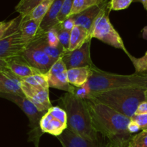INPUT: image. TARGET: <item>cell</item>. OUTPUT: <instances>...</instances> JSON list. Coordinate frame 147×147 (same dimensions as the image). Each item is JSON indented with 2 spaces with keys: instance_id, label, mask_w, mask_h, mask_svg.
I'll use <instances>...</instances> for the list:
<instances>
[{
  "instance_id": "obj_29",
  "label": "cell",
  "mask_w": 147,
  "mask_h": 147,
  "mask_svg": "<svg viewBox=\"0 0 147 147\" xmlns=\"http://www.w3.org/2000/svg\"><path fill=\"white\" fill-rule=\"evenodd\" d=\"M73 1L74 0H65L57 17V21L59 22V23H62L70 17L73 9Z\"/></svg>"
},
{
  "instance_id": "obj_42",
  "label": "cell",
  "mask_w": 147,
  "mask_h": 147,
  "mask_svg": "<svg viewBox=\"0 0 147 147\" xmlns=\"http://www.w3.org/2000/svg\"><path fill=\"white\" fill-rule=\"evenodd\" d=\"M1 24V22H0V24Z\"/></svg>"
},
{
  "instance_id": "obj_13",
  "label": "cell",
  "mask_w": 147,
  "mask_h": 147,
  "mask_svg": "<svg viewBox=\"0 0 147 147\" xmlns=\"http://www.w3.org/2000/svg\"><path fill=\"white\" fill-rule=\"evenodd\" d=\"M57 138L63 147H109L110 146L103 137H100L96 142H90L76 134L68 129H65Z\"/></svg>"
},
{
  "instance_id": "obj_39",
  "label": "cell",
  "mask_w": 147,
  "mask_h": 147,
  "mask_svg": "<svg viewBox=\"0 0 147 147\" xmlns=\"http://www.w3.org/2000/svg\"><path fill=\"white\" fill-rule=\"evenodd\" d=\"M134 1H140L142 4V5H143L144 8L145 9V10H146L147 12V0H134Z\"/></svg>"
},
{
  "instance_id": "obj_25",
  "label": "cell",
  "mask_w": 147,
  "mask_h": 147,
  "mask_svg": "<svg viewBox=\"0 0 147 147\" xmlns=\"http://www.w3.org/2000/svg\"><path fill=\"white\" fill-rule=\"evenodd\" d=\"M54 1L55 0H44L26 16L29 17L30 18L35 19V20H39L42 21L43 17L45 16V14H47V12L51 7Z\"/></svg>"
},
{
  "instance_id": "obj_1",
  "label": "cell",
  "mask_w": 147,
  "mask_h": 147,
  "mask_svg": "<svg viewBox=\"0 0 147 147\" xmlns=\"http://www.w3.org/2000/svg\"><path fill=\"white\" fill-rule=\"evenodd\" d=\"M93 126L112 147H129L131 134L129 129L131 119L106 105L86 100Z\"/></svg>"
},
{
  "instance_id": "obj_26",
  "label": "cell",
  "mask_w": 147,
  "mask_h": 147,
  "mask_svg": "<svg viewBox=\"0 0 147 147\" xmlns=\"http://www.w3.org/2000/svg\"><path fill=\"white\" fill-rule=\"evenodd\" d=\"M44 0H20L15 7V11L20 15L26 16Z\"/></svg>"
},
{
  "instance_id": "obj_32",
  "label": "cell",
  "mask_w": 147,
  "mask_h": 147,
  "mask_svg": "<svg viewBox=\"0 0 147 147\" xmlns=\"http://www.w3.org/2000/svg\"><path fill=\"white\" fill-rule=\"evenodd\" d=\"M44 37L45 39L46 42H47L50 46H53V47H62L61 46H60V42H59L57 33L55 28L51 29L50 30L47 31V32H45ZM62 48H63V47H62Z\"/></svg>"
},
{
  "instance_id": "obj_34",
  "label": "cell",
  "mask_w": 147,
  "mask_h": 147,
  "mask_svg": "<svg viewBox=\"0 0 147 147\" xmlns=\"http://www.w3.org/2000/svg\"><path fill=\"white\" fill-rule=\"evenodd\" d=\"M131 120L135 122L139 126L140 130L147 129V114L134 115Z\"/></svg>"
},
{
  "instance_id": "obj_3",
  "label": "cell",
  "mask_w": 147,
  "mask_h": 147,
  "mask_svg": "<svg viewBox=\"0 0 147 147\" xmlns=\"http://www.w3.org/2000/svg\"><path fill=\"white\" fill-rule=\"evenodd\" d=\"M87 100L101 103L131 119L138 106L146 100L145 90L137 87H125L91 93Z\"/></svg>"
},
{
  "instance_id": "obj_23",
  "label": "cell",
  "mask_w": 147,
  "mask_h": 147,
  "mask_svg": "<svg viewBox=\"0 0 147 147\" xmlns=\"http://www.w3.org/2000/svg\"><path fill=\"white\" fill-rule=\"evenodd\" d=\"M108 1V0H74L70 16L78 14L93 6H100Z\"/></svg>"
},
{
  "instance_id": "obj_17",
  "label": "cell",
  "mask_w": 147,
  "mask_h": 147,
  "mask_svg": "<svg viewBox=\"0 0 147 147\" xmlns=\"http://www.w3.org/2000/svg\"><path fill=\"white\" fill-rule=\"evenodd\" d=\"M105 4L100 6H93L78 14H74L70 17H73L74 20L76 25L80 26L90 32L96 18L100 13Z\"/></svg>"
},
{
  "instance_id": "obj_41",
  "label": "cell",
  "mask_w": 147,
  "mask_h": 147,
  "mask_svg": "<svg viewBox=\"0 0 147 147\" xmlns=\"http://www.w3.org/2000/svg\"><path fill=\"white\" fill-rule=\"evenodd\" d=\"M109 145H110V144H109ZM109 147H112L111 146V145H110V146H109Z\"/></svg>"
},
{
  "instance_id": "obj_30",
  "label": "cell",
  "mask_w": 147,
  "mask_h": 147,
  "mask_svg": "<svg viewBox=\"0 0 147 147\" xmlns=\"http://www.w3.org/2000/svg\"><path fill=\"white\" fill-rule=\"evenodd\" d=\"M22 80H24L26 83H30V84L32 85H37V86H45V87H49L47 75L37 74L35 75V76H30V77L24 78H22Z\"/></svg>"
},
{
  "instance_id": "obj_12",
  "label": "cell",
  "mask_w": 147,
  "mask_h": 147,
  "mask_svg": "<svg viewBox=\"0 0 147 147\" xmlns=\"http://www.w3.org/2000/svg\"><path fill=\"white\" fill-rule=\"evenodd\" d=\"M90 43L91 40H88L79 48L63 55L61 58L67 70L95 65L90 57Z\"/></svg>"
},
{
  "instance_id": "obj_10",
  "label": "cell",
  "mask_w": 147,
  "mask_h": 147,
  "mask_svg": "<svg viewBox=\"0 0 147 147\" xmlns=\"http://www.w3.org/2000/svg\"><path fill=\"white\" fill-rule=\"evenodd\" d=\"M24 60L42 74L46 75L57 60L51 58L42 49L30 44L22 55Z\"/></svg>"
},
{
  "instance_id": "obj_24",
  "label": "cell",
  "mask_w": 147,
  "mask_h": 147,
  "mask_svg": "<svg viewBox=\"0 0 147 147\" xmlns=\"http://www.w3.org/2000/svg\"><path fill=\"white\" fill-rule=\"evenodd\" d=\"M143 37L147 39V26L143 29ZM129 57L134 66L136 71L135 73L143 74L145 72H147V51L142 57H135L131 55H130Z\"/></svg>"
},
{
  "instance_id": "obj_22",
  "label": "cell",
  "mask_w": 147,
  "mask_h": 147,
  "mask_svg": "<svg viewBox=\"0 0 147 147\" xmlns=\"http://www.w3.org/2000/svg\"><path fill=\"white\" fill-rule=\"evenodd\" d=\"M21 20L22 16L20 15L10 21L1 22V24H0V40L17 32L20 28Z\"/></svg>"
},
{
  "instance_id": "obj_20",
  "label": "cell",
  "mask_w": 147,
  "mask_h": 147,
  "mask_svg": "<svg viewBox=\"0 0 147 147\" xmlns=\"http://www.w3.org/2000/svg\"><path fill=\"white\" fill-rule=\"evenodd\" d=\"M90 32L80 26L76 25L70 32V47L68 51H73L81 47L88 40H91Z\"/></svg>"
},
{
  "instance_id": "obj_6",
  "label": "cell",
  "mask_w": 147,
  "mask_h": 147,
  "mask_svg": "<svg viewBox=\"0 0 147 147\" xmlns=\"http://www.w3.org/2000/svg\"><path fill=\"white\" fill-rule=\"evenodd\" d=\"M0 98L13 102L24 112L29 119L28 126L30 130L28 132V141L33 142L36 147H38L40 138L44 134L40 127V121L43 115L47 111H40L24 96H21L9 93H0Z\"/></svg>"
},
{
  "instance_id": "obj_35",
  "label": "cell",
  "mask_w": 147,
  "mask_h": 147,
  "mask_svg": "<svg viewBox=\"0 0 147 147\" xmlns=\"http://www.w3.org/2000/svg\"><path fill=\"white\" fill-rule=\"evenodd\" d=\"M75 26H76V23H75L74 20H73L72 17H69L65 21L60 23V27H61V28L68 32H71L72 30L74 28Z\"/></svg>"
},
{
  "instance_id": "obj_2",
  "label": "cell",
  "mask_w": 147,
  "mask_h": 147,
  "mask_svg": "<svg viewBox=\"0 0 147 147\" xmlns=\"http://www.w3.org/2000/svg\"><path fill=\"white\" fill-rule=\"evenodd\" d=\"M60 100L67 115V129L90 142L98 141L101 136L93 126L86 100L71 93H65Z\"/></svg>"
},
{
  "instance_id": "obj_8",
  "label": "cell",
  "mask_w": 147,
  "mask_h": 147,
  "mask_svg": "<svg viewBox=\"0 0 147 147\" xmlns=\"http://www.w3.org/2000/svg\"><path fill=\"white\" fill-rule=\"evenodd\" d=\"M20 84L24 96L40 111H47L53 106L49 96V87L32 85L22 80Z\"/></svg>"
},
{
  "instance_id": "obj_19",
  "label": "cell",
  "mask_w": 147,
  "mask_h": 147,
  "mask_svg": "<svg viewBox=\"0 0 147 147\" xmlns=\"http://www.w3.org/2000/svg\"><path fill=\"white\" fill-rule=\"evenodd\" d=\"M91 67H74L67 70V80L69 83L76 88L84 86L91 74Z\"/></svg>"
},
{
  "instance_id": "obj_27",
  "label": "cell",
  "mask_w": 147,
  "mask_h": 147,
  "mask_svg": "<svg viewBox=\"0 0 147 147\" xmlns=\"http://www.w3.org/2000/svg\"><path fill=\"white\" fill-rule=\"evenodd\" d=\"M54 28L55 29L56 32L57 33V37H58L60 46L67 53V52H68L69 47H70V32H71L66 31V30L62 29L61 27H60V23L56 25Z\"/></svg>"
},
{
  "instance_id": "obj_18",
  "label": "cell",
  "mask_w": 147,
  "mask_h": 147,
  "mask_svg": "<svg viewBox=\"0 0 147 147\" xmlns=\"http://www.w3.org/2000/svg\"><path fill=\"white\" fill-rule=\"evenodd\" d=\"M65 0H55L47 14L43 17L40 24V28L45 32L54 28L59 24L57 17Z\"/></svg>"
},
{
  "instance_id": "obj_37",
  "label": "cell",
  "mask_w": 147,
  "mask_h": 147,
  "mask_svg": "<svg viewBox=\"0 0 147 147\" xmlns=\"http://www.w3.org/2000/svg\"><path fill=\"white\" fill-rule=\"evenodd\" d=\"M129 131H130V133L132 134L133 133H135V132H136V131H138L140 130V128H139V126H138V125L136 124L135 122L132 121L131 120V123L129 126Z\"/></svg>"
},
{
  "instance_id": "obj_7",
  "label": "cell",
  "mask_w": 147,
  "mask_h": 147,
  "mask_svg": "<svg viewBox=\"0 0 147 147\" xmlns=\"http://www.w3.org/2000/svg\"><path fill=\"white\" fill-rule=\"evenodd\" d=\"M43 133L58 136L67 129V115L60 106H52L43 115L40 121Z\"/></svg>"
},
{
  "instance_id": "obj_11",
  "label": "cell",
  "mask_w": 147,
  "mask_h": 147,
  "mask_svg": "<svg viewBox=\"0 0 147 147\" xmlns=\"http://www.w3.org/2000/svg\"><path fill=\"white\" fill-rule=\"evenodd\" d=\"M67 72L65 65L60 57L53 64L48 73L46 74L49 87L64 90L66 93H73L75 86L69 83Z\"/></svg>"
},
{
  "instance_id": "obj_40",
  "label": "cell",
  "mask_w": 147,
  "mask_h": 147,
  "mask_svg": "<svg viewBox=\"0 0 147 147\" xmlns=\"http://www.w3.org/2000/svg\"><path fill=\"white\" fill-rule=\"evenodd\" d=\"M145 96H146V100H147V90H145Z\"/></svg>"
},
{
  "instance_id": "obj_16",
  "label": "cell",
  "mask_w": 147,
  "mask_h": 147,
  "mask_svg": "<svg viewBox=\"0 0 147 147\" xmlns=\"http://www.w3.org/2000/svg\"><path fill=\"white\" fill-rule=\"evenodd\" d=\"M8 69L21 79L37 74H42L38 70L32 67L22 56H17L7 60Z\"/></svg>"
},
{
  "instance_id": "obj_33",
  "label": "cell",
  "mask_w": 147,
  "mask_h": 147,
  "mask_svg": "<svg viewBox=\"0 0 147 147\" xmlns=\"http://www.w3.org/2000/svg\"><path fill=\"white\" fill-rule=\"evenodd\" d=\"M135 74V87L140 88L144 90H147V74L143 73V74Z\"/></svg>"
},
{
  "instance_id": "obj_21",
  "label": "cell",
  "mask_w": 147,
  "mask_h": 147,
  "mask_svg": "<svg viewBox=\"0 0 147 147\" xmlns=\"http://www.w3.org/2000/svg\"><path fill=\"white\" fill-rule=\"evenodd\" d=\"M45 35V34H44ZM44 35L42 37H40L38 40H35L33 42L30 43V44L34 45L36 47H39V48L42 49L47 55L50 56L51 58L54 59V60H57L59 58L63 57V55L65 54V51L63 50L62 47H55L50 46L48 43L46 42L45 39Z\"/></svg>"
},
{
  "instance_id": "obj_15",
  "label": "cell",
  "mask_w": 147,
  "mask_h": 147,
  "mask_svg": "<svg viewBox=\"0 0 147 147\" xmlns=\"http://www.w3.org/2000/svg\"><path fill=\"white\" fill-rule=\"evenodd\" d=\"M21 80L20 78L15 76L9 69L0 70V93L24 96L20 84Z\"/></svg>"
},
{
  "instance_id": "obj_4",
  "label": "cell",
  "mask_w": 147,
  "mask_h": 147,
  "mask_svg": "<svg viewBox=\"0 0 147 147\" xmlns=\"http://www.w3.org/2000/svg\"><path fill=\"white\" fill-rule=\"evenodd\" d=\"M134 81L135 74L127 76L108 73L93 65L91 67V74L88 80L84 86L90 95L120 88L135 87Z\"/></svg>"
},
{
  "instance_id": "obj_28",
  "label": "cell",
  "mask_w": 147,
  "mask_h": 147,
  "mask_svg": "<svg viewBox=\"0 0 147 147\" xmlns=\"http://www.w3.org/2000/svg\"><path fill=\"white\" fill-rule=\"evenodd\" d=\"M129 147H147V129L132 136Z\"/></svg>"
},
{
  "instance_id": "obj_31",
  "label": "cell",
  "mask_w": 147,
  "mask_h": 147,
  "mask_svg": "<svg viewBox=\"0 0 147 147\" xmlns=\"http://www.w3.org/2000/svg\"><path fill=\"white\" fill-rule=\"evenodd\" d=\"M134 0H111L109 7L111 11H119L127 9Z\"/></svg>"
},
{
  "instance_id": "obj_14",
  "label": "cell",
  "mask_w": 147,
  "mask_h": 147,
  "mask_svg": "<svg viewBox=\"0 0 147 147\" xmlns=\"http://www.w3.org/2000/svg\"><path fill=\"white\" fill-rule=\"evenodd\" d=\"M41 22V20L30 18L27 16H22L20 32L24 40L29 44L40 39L45 34L40 28Z\"/></svg>"
},
{
  "instance_id": "obj_9",
  "label": "cell",
  "mask_w": 147,
  "mask_h": 147,
  "mask_svg": "<svg viewBox=\"0 0 147 147\" xmlns=\"http://www.w3.org/2000/svg\"><path fill=\"white\" fill-rule=\"evenodd\" d=\"M29 45L22 38L19 28L17 32L0 40V59L7 60L21 56Z\"/></svg>"
},
{
  "instance_id": "obj_38",
  "label": "cell",
  "mask_w": 147,
  "mask_h": 147,
  "mask_svg": "<svg viewBox=\"0 0 147 147\" xmlns=\"http://www.w3.org/2000/svg\"><path fill=\"white\" fill-rule=\"evenodd\" d=\"M8 69L7 60L0 59V70H6Z\"/></svg>"
},
{
  "instance_id": "obj_5",
  "label": "cell",
  "mask_w": 147,
  "mask_h": 147,
  "mask_svg": "<svg viewBox=\"0 0 147 147\" xmlns=\"http://www.w3.org/2000/svg\"><path fill=\"white\" fill-rule=\"evenodd\" d=\"M111 9L109 1L103 6L101 11L96 18L90 32L91 38H96L109 45L123 50L129 57L130 53L126 50L123 40L116 29L112 25L109 19Z\"/></svg>"
},
{
  "instance_id": "obj_36",
  "label": "cell",
  "mask_w": 147,
  "mask_h": 147,
  "mask_svg": "<svg viewBox=\"0 0 147 147\" xmlns=\"http://www.w3.org/2000/svg\"><path fill=\"white\" fill-rule=\"evenodd\" d=\"M147 114V100L143 101L138 106L135 115Z\"/></svg>"
}]
</instances>
